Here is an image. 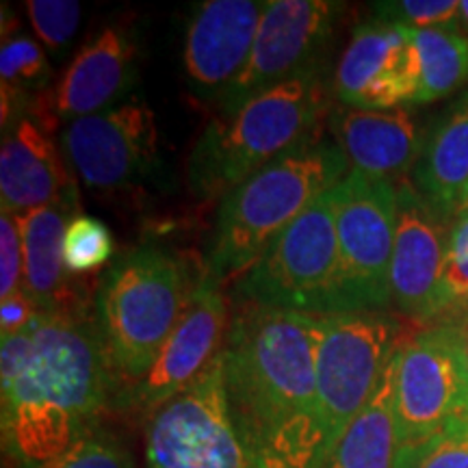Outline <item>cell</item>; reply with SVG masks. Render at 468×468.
<instances>
[{
    "mask_svg": "<svg viewBox=\"0 0 468 468\" xmlns=\"http://www.w3.org/2000/svg\"><path fill=\"white\" fill-rule=\"evenodd\" d=\"M27 14L39 42L57 52L72 42L83 7L76 0H28Z\"/></svg>",
    "mask_w": 468,
    "mask_h": 468,
    "instance_id": "obj_28",
    "label": "cell"
},
{
    "mask_svg": "<svg viewBox=\"0 0 468 468\" xmlns=\"http://www.w3.org/2000/svg\"><path fill=\"white\" fill-rule=\"evenodd\" d=\"M57 117L48 91L27 117L3 133L0 148V207L3 213L25 215L57 202H79V189L68 161L55 142Z\"/></svg>",
    "mask_w": 468,
    "mask_h": 468,
    "instance_id": "obj_16",
    "label": "cell"
},
{
    "mask_svg": "<svg viewBox=\"0 0 468 468\" xmlns=\"http://www.w3.org/2000/svg\"><path fill=\"white\" fill-rule=\"evenodd\" d=\"M265 3L207 0L186 22L183 69L200 101H224L254 48Z\"/></svg>",
    "mask_w": 468,
    "mask_h": 468,
    "instance_id": "obj_17",
    "label": "cell"
},
{
    "mask_svg": "<svg viewBox=\"0 0 468 468\" xmlns=\"http://www.w3.org/2000/svg\"><path fill=\"white\" fill-rule=\"evenodd\" d=\"M52 68L42 46L28 35L3 39L0 48V102H3V133L31 113L39 96L50 85Z\"/></svg>",
    "mask_w": 468,
    "mask_h": 468,
    "instance_id": "obj_23",
    "label": "cell"
},
{
    "mask_svg": "<svg viewBox=\"0 0 468 468\" xmlns=\"http://www.w3.org/2000/svg\"><path fill=\"white\" fill-rule=\"evenodd\" d=\"M343 5L332 0H269L254 48L221 107L237 109L261 91L308 72H321Z\"/></svg>",
    "mask_w": 468,
    "mask_h": 468,
    "instance_id": "obj_11",
    "label": "cell"
},
{
    "mask_svg": "<svg viewBox=\"0 0 468 468\" xmlns=\"http://www.w3.org/2000/svg\"><path fill=\"white\" fill-rule=\"evenodd\" d=\"M330 101L321 72H308L261 91L237 109L213 117L189 156L191 191L224 200L284 152L317 139Z\"/></svg>",
    "mask_w": 468,
    "mask_h": 468,
    "instance_id": "obj_4",
    "label": "cell"
},
{
    "mask_svg": "<svg viewBox=\"0 0 468 468\" xmlns=\"http://www.w3.org/2000/svg\"><path fill=\"white\" fill-rule=\"evenodd\" d=\"M468 423V324H434L395 351V468H412L427 449Z\"/></svg>",
    "mask_w": 468,
    "mask_h": 468,
    "instance_id": "obj_6",
    "label": "cell"
},
{
    "mask_svg": "<svg viewBox=\"0 0 468 468\" xmlns=\"http://www.w3.org/2000/svg\"><path fill=\"white\" fill-rule=\"evenodd\" d=\"M349 163L336 144L313 139L284 152L219 202L204 273L221 284L243 276L310 204L335 189Z\"/></svg>",
    "mask_w": 468,
    "mask_h": 468,
    "instance_id": "obj_3",
    "label": "cell"
},
{
    "mask_svg": "<svg viewBox=\"0 0 468 468\" xmlns=\"http://www.w3.org/2000/svg\"><path fill=\"white\" fill-rule=\"evenodd\" d=\"M462 213H468V193H466V197H464V202H462V208H460V215Z\"/></svg>",
    "mask_w": 468,
    "mask_h": 468,
    "instance_id": "obj_34",
    "label": "cell"
},
{
    "mask_svg": "<svg viewBox=\"0 0 468 468\" xmlns=\"http://www.w3.org/2000/svg\"><path fill=\"white\" fill-rule=\"evenodd\" d=\"M76 215L79 202H57L17 215L25 256L22 291L39 310H57L83 302L80 292L69 284V271L63 261V239Z\"/></svg>",
    "mask_w": 468,
    "mask_h": 468,
    "instance_id": "obj_20",
    "label": "cell"
},
{
    "mask_svg": "<svg viewBox=\"0 0 468 468\" xmlns=\"http://www.w3.org/2000/svg\"><path fill=\"white\" fill-rule=\"evenodd\" d=\"M335 202L338 261L325 314L382 310L390 302L397 185L349 169Z\"/></svg>",
    "mask_w": 468,
    "mask_h": 468,
    "instance_id": "obj_7",
    "label": "cell"
},
{
    "mask_svg": "<svg viewBox=\"0 0 468 468\" xmlns=\"http://www.w3.org/2000/svg\"><path fill=\"white\" fill-rule=\"evenodd\" d=\"M444 219L408 180L397 183V232L390 261V302L414 324L434 325L444 317Z\"/></svg>",
    "mask_w": 468,
    "mask_h": 468,
    "instance_id": "obj_15",
    "label": "cell"
},
{
    "mask_svg": "<svg viewBox=\"0 0 468 468\" xmlns=\"http://www.w3.org/2000/svg\"><path fill=\"white\" fill-rule=\"evenodd\" d=\"M412 468H468V423L431 444Z\"/></svg>",
    "mask_w": 468,
    "mask_h": 468,
    "instance_id": "obj_31",
    "label": "cell"
},
{
    "mask_svg": "<svg viewBox=\"0 0 468 468\" xmlns=\"http://www.w3.org/2000/svg\"><path fill=\"white\" fill-rule=\"evenodd\" d=\"M442 289L447 310L441 324H468V213L449 228Z\"/></svg>",
    "mask_w": 468,
    "mask_h": 468,
    "instance_id": "obj_27",
    "label": "cell"
},
{
    "mask_svg": "<svg viewBox=\"0 0 468 468\" xmlns=\"http://www.w3.org/2000/svg\"><path fill=\"white\" fill-rule=\"evenodd\" d=\"M137 80V46L124 28L107 27L76 52L48 104L57 122L80 120L104 113L126 102Z\"/></svg>",
    "mask_w": 468,
    "mask_h": 468,
    "instance_id": "obj_18",
    "label": "cell"
},
{
    "mask_svg": "<svg viewBox=\"0 0 468 468\" xmlns=\"http://www.w3.org/2000/svg\"><path fill=\"white\" fill-rule=\"evenodd\" d=\"M58 145L85 186L124 189L145 178L156 163L154 111L142 101H126L104 113L80 117L66 124Z\"/></svg>",
    "mask_w": 468,
    "mask_h": 468,
    "instance_id": "obj_13",
    "label": "cell"
},
{
    "mask_svg": "<svg viewBox=\"0 0 468 468\" xmlns=\"http://www.w3.org/2000/svg\"><path fill=\"white\" fill-rule=\"evenodd\" d=\"M420 63L408 27L378 17L356 28L335 72V96L345 107L401 109L417 101Z\"/></svg>",
    "mask_w": 468,
    "mask_h": 468,
    "instance_id": "obj_14",
    "label": "cell"
},
{
    "mask_svg": "<svg viewBox=\"0 0 468 468\" xmlns=\"http://www.w3.org/2000/svg\"><path fill=\"white\" fill-rule=\"evenodd\" d=\"M115 251L113 234L101 219L76 215L63 239V261L69 273H90L107 265Z\"/></svg>",
    "mask_w": 468,
    "mask_h": 468,
    "instance_id": "obj_26",
    "label": "cell"
},
{
    "mask_svg": "<svg viewBox=\"0 0 468 468\" xmlns=\"http://www.w3.org/2000/svg\"><path fill=\"white\" fill-rule=\"evenodd\" d=\"M460 27L412 31L420 63L417 104L442 101L468 80V37Z\"/></svg>",
    "mask_w": 468,
    "mask_h": 468,
    "instance_id": "obj_24",
    "label": "cell"
},
{
    "mask_svg": "<svg viewBox=\"0 0 468 468\" xmlns=\"http://www.w3.org/2000/svg\"><path fill=\"white\" fill-rule=\"evenodd\" d=\"M397 351V349H395ZM395 354L365 410L347 427L321 468H395Z\"/></svg>",
    "mask_w": 468,
    "mask_h": 468,
    "instance_id": "obj_22",
    "label": "cell"
},
{
    "mask_svg": "<svg viewBox=\"0 0 468 468\" xmlns=\"http://www.w3.org/2000/svg\"><path fill=\"white\" fill-rule=\"evenodd\" d=\"M327 128L354 172L371 178L403 180L410 167L417 165L423 139L408 109L367 111L354 107H332Z\"/></svg>",
    "mask_w": 468,
    "mask_h": 468,
    "instance_id": "obj_19",
    "label": "cell"
},
{
    "mask_svg": "<svg viewBox=\"0 0 468 468\" xmlns=\"http://www.w3.org/2000/svg\"><path fill=\"white\" fill-rule=\"evenodd\" d=\"M145 468H259L234 417L224 354L148 417Z\"/></svg>",
    "mask_w": 468,
    "mask_h": 468,
    "instance_id": "obj_9",
    "label": "cell"
},
{
    "mask_svg": "<svg viewBox=\"0 0 468 468\" xmlns=\"http://www.w3.org/2000/svg\"><path fill=\"white\" fill-rule=\"evenodd\" d=\"M412 185L438 218H458L468 193V96L427 139Z\"/></svg>",
    "mask_w": 468,
    "mask_h": 468,
    "instance_id": "obj_21",
    "label": "cell"
},
{
    "mask_svg": "<svg viewBox=\"0 0 468 468\" xmlns=\"http://www.w3.org/2000/svg\"><path fill=\"white\" fill-rule=\"evenodd\" d=\"M25 282V256L17 215L3 213L0 218V300L16 295Z\"/></svg>",
    "mask_w": 468,
    "mask_h": 468,
    "instance_id": "obj_30",
    "label": "cell"
},
{
    "mask_svg": "<svg viewBox=\"0 0 468 468\" xmlns=\"http://www.w3.org/2000/svg\"><path fill=\"white\" fill-rule=\"evenodd\" d=\"M319 314L243 303L230 319L226 388L259 468H321L327 460L317 401Z\"/></svg>",
    "mask_w": 468,
    "mask_h": 468,
    "instance_id": "obj_2",
    "label": "cell"
},
{
    "mask_svg": "<svg viewBox=\"0 0 468 468\" xmlns=\"http://www.w3.org/2000/svg\"><path fill=\"white\" fill-rule=\"evenodd\" d=\"M382 20L397 22L410 31L434 27H460L462 3L458 0H399V3H378Z\"/></svg>",
    "mask_w": 468,
    "mask_h": 468,
    "instance_id": "obj_29",
    "label": "cell"
},
{
    "mask_svg": "<svg viewBox=\"0 0 468 468\" xmlns=\"http://www.w3.org/2000/svg\"><path fill=\"white\" fill-rule=\"evenodd\" d=\"M399 343V324L382 310L319 314L317 401L327 458L378 390Z\"/></svg>",
    "mask_w": 468,
    "mask_h": 468,
    "instance_id": "obj_8",
    "label": "cell"
},
{
    "mask_svg": "<svg viewBox=\"0 0 468 468\" xmlns=\"http://www.w3.org/2000/svg\"><path fill=\"white\" fill-rule=\"evenodd\" d=\"M117 376L85 302L42 310L28 330L3 338V447L22 468L55 458L113 408Z\"/></svg>",
    "mask_w": 468,
    "mask_h": 468,
    "instance_id": "obj_1",
    "label": "cell"
},
{
    "mask_svg": "<svg viewBox=\"0 0 468 468\" xmlns=\"http://www.w3.org/2000/svg\"><path fill=\"white\" fill-rule=\"evenodd\" d=\"M193 286L185 261L159 245H139L104 271L93 313L117 390L145 376L183 317Z\"/></svg>",
    "mask_w": 468,
    "mask_h": 468,
    "instance_id": "obj_5",
    "label": "cell"
},
{
    "mask_svg": "<svg viewBox=\"0 0 468 468\" xmlns=\"http://www.w3.org/2000/svg\"><path fill=\"white\" fill-rule=\"evenodd\" d=\"M462 31L468 37V0H462Z\"/></svg>",
    "mask_w": 468,
    "mask_h": 468,
    "instance_id": "obj_33",
    "label": "cell"
},
{
    "mask_svg": "<svg viewBox=\"0 0 468 468\" xmlns=\"http://www.w3.org/2000/svg\"><path fill=\"white\" fill-rule=\"evenodd\" d=\"M27 468H137L124 442L101 425L93 427L55 458Z\"/></svg>",
    "mask_w": 468,
    "mask_h": 468,
    "instance_id": "obj_25",
    "label": "cell"
},
{
    "mask_svg": "<svg viewBox=\"0 0 468 468\" xmlns=\"http://www.w3.org/2000/svg\"><path fill=\"white\" fill-rule=\"evenodd\" d=\"M39 313L42 310L25 291L16 292L7 300H0V336L9 338L28 330Z\"/></svg>",
    "mask_w": 468,
    "mask_h": 468,
    "instance_id": "obj_32",
    "label": "cell"
},
{
    "mask_svg": "<svg viewBox=\"0 0 468 468\" xmlns=\"http://www.w3.org/2000/svg\"><path fill=\"white\" fill-rule=\"evenodd\" d=\"M230 314L221 284L207 273L196 280L189 302L167 343L142 379L117 390L113 408L150 417L172 397L196 382L221 354Z\"/></svg>",
    "mask_w": 468,
    "mask_h": 468,
    "instance_id": "obj_12",
    "label": "cell"
},
{
    "mask_svg": "<svg viewBox=\"0 0 468 468\" xmlns=\"http://www.w3.org/2000/svg\"><path fill=\"white\" fill-rule=\"evenodd\" d=\"M335 189L319 196L239 278L245 303L325 314L336 276Z\"/></svg>",
    "mask_w": 468,
    "mask_h": 468,
    "instance_id": "obj_10",
    "label": "cell"
}]
</instances>
